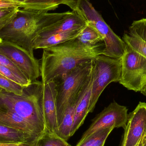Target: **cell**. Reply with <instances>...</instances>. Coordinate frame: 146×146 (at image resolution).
<instances>
[{"label":"cell","mask_w":146,"mask_h":146,"mask_svg":"<svg viewBox=\"0 0 146 146\" xmlns=\"http://www.w3.org/2000/svg\"><path fill=\"white\" fill-rule=\"evenodd\" d=\"M2 42V39L0 38V43L1 42Z\"/></svg>","instance_id":"f546056e"},{"label":"cell","mask_w":146,"mask_h":146,"mask_svg":"<svg viewBox=\"0 0 146 146\" xmlns=\"http://www.w3.org/2000/svg\"><path fill=\"white\" fill-rule=\"evenodd\" d=\"M76 9L81 12L88 23L93 26L102 36L104 44L102 54L121 59L126 50L127 44L106 24L89 0H78Z\"/></svg>","instance_id":"5b68a950"},{"label":"cell","mask_w":146,"mask_h":146,"mask_svg":"<svg viewBox=\"0 0 146 146\" xmlns=\"http://www.w3.org/2000/svg\"><path fill=\"white\" fill-rule=\"evenodd\" d=\"M2 90H3L2 88H1L0 87V93H1V91H2Z\"/></svg>","instance_id":"f1b7e54d"},{"label":"cell","mask_w":146,"mask_h":146,"mask_svg":"<svg viewBox=\"0 0 146 146\" xmlns=\"http://www.w3.org/2000/svg\"><path fill=\"white\" fill-rule=\"evenodd\" d=\"M139 144H138V145H136V146H139Z\"/></svg>","instance_id":"4dcf8cb0"},{"label":"cell","mask_w":146,"mask_h":146,"mask_svg":"<svg viewBox=\"0 0 146 146\" xmlns=\"http://www.w3.org/2000/svg\"><path fill=\"white\" fill-rule=\"evenodd\" d=\"M0 146H34V145L32 143L28 142L8 143L0 141Z\"/></svg>","instance_id":"484cf974"},{"label":"cell","mask_w":146,"mask_h":146,"mask_svg":"<svg viewBox=\"0 0 146 146\" xmlns=\"http://www.w3.org/2000/svg\"><path fill=\"white\" fill-rule=\"evenodd\" d=\"M56 97L55 82L52 81L47 83H43L42 108L46 132L57 135L58 124Z\"/></svg>","instance_id":"8fae6325"},{"label":"cell","mask_w":146,"mask_h":146,"mask_svg":"<svg viewBox=\"0 0 146 146\" xmlns=\"http://www.w3.org/2000/svg\"><path fill=\"white\" fill-rule=\"evenodd\" d=\"M0 74L19 83L24 87L28 86L32 83L26 76L18 74L10 68L1 65H0Z\"/></svg>","instance_id":"603a6c76"},{"label":"cell","mask_w":146,"mask_h":146,"mask_svg":"<svg viewBox=\"0 0 146 146\" xmlns=\"http://www.w3.org/2000/svg\"><path fill=\"white\" fill-rule=\"evenodd\" d=\"M92 80L93 72L86 90L76 106L74 123L71 131V137L74 134L79 128L83 124L86 117L89 113L88 109L92 93Z\"/></svg>","instance_id":"5bb4252c"},{"label":"cell","mask_w":146,"mask_h":146,"mask_svg":"<svg viewBox=\"0 0 146 146\" xmlns=\"http://www.w3.org/2000/svg\"><path fill=\"white\" fill-rule=\"evenodd\" d=\"M114 129L110 127L98 130L88 136L80 145L76 146H104L106 139Z\"/></svg>","instance_id":"d6986e66"},{"label":"cell","mask_w":146,"mask_h":146,"mask_svg":"<svg viewBox=\"0 0 146 146\" xmlns=\"http://www.w3.org/2000/svg\"><path fill=\"white\" fill-rule=\"evenodd\" d=\"M19 13L21 16L0 31V38L2 41L18 45L34 56L33 42L36 37L44 29L68 14L69 11L49 13L20 9Z\"/></svg>","instance_id":"7a4b0ae2"},{"label":"cell","mask_w":146,"mask_h":146,"mask_svg":"<svg viewBox=\"0 0 146 146\" xmlns=\"http://www.w3.org/2000/svg\"><path fill=\"white\" fill-rule=\"evenodd\" d=\"M93 67V60H92L79 65L53 80L56 84V103L58 127L68 108L86 87Z\"/></svg>","instance_id":"277c9868"},{"label":"cell","mask_w":146,"mask_h":146,"mask_svg":"<svg viewBox=\"0 0 146 146\" xmlns=\"http://www.w3.org/2000/svg\"><path fill=\"white\" fill-rule=\"evenodd\" d=\"M0 141L8 143L28 142L35 146L36 140L23 131L0 124Z\"/></svg>","instance_id":"e0dca14e"},{"label":"cell","mask_w":146,"mask_h":146,"mask_svg":"<svg viewBox=\"0 0 146 146\" xmlns=\"http://www.w3.org/2000/svg\"><path fill=\"white\" fill-rule=\"evenodd\" d=\"M81 31L56 33L43 36L38 35L33 42V49H43L45 48L72 40L76 38Z\"/></svg>","instance_id":"9a60e30c"},{"label":"cell","mask_w":146,"mask_h":146,"mask_svg":"<svg viewBox=\"0 0 146 146\" xmlns=\"http://www.w3.org/2000/svg\"><path fill=\"white\" fill-rule=\"evenodd\" d=\"M34 146H72L55 134L46 133L39 138Z\"/></svg>","instance_id":"ffe728a7"},{"label":"cell","mask_w":146,"mask_h":146,"mask_svg":"<svg viewBox=\"0 0 146 146\" xmlns=\"http://www.w3.org/2000/svg\"><path fill=\"white\" fill-rule=\"evenodd\" d=\"M104 44L94 46L83 44L76 38L43 49L40 64L42 82L46 83L79 65L101 54Z\"/></svg>","instance_id":"6da1fadb"},{"label":"cell","mask_w":146,"mask_h":146,"mask_svg":"<svg viewBox=\"0 0 146 146\" xmlns=\"http://www.w3.org/2000/svg\"><path fill=\"white\" fill-rule=\"evenodd\" d=\"M21 6L20 3L13 1L9 0H0V8L13 7H19L20 8Z\"/></svg>","instance_id":"d4e9b609"},{"label":"cell","mask_w":146,"mask_h":146,"mask_svg":"<svg viewBox=\"0 0 146 146\" xmlns=\"http://www.w3.org/2000/svg\"><path fill=\"white\" fill-rule=\"evenodd\" d=\"M43 83L36 81L24 89L21 95L3 90L0 105L9 109L31 125L41 137L46 133L42 108Z\"/></svg>","instance_id":"3957f363"},{"label":"cell","mask_w":146,"mask_h":146,"mask_svg":"<svg viewBox=\"0 0 146 146\" xmlns=\"http://www.w3.org/2000/svg\"><path fill=\"white\" fill-rule=\"evenodd\" d=\"M19 11V7L0 8V31L17 18Z\"/></svg>","instance_id":"44dd1931"},{"label":"cell","mask_w":146,"mask_h":146,"mask_svg":"<svg viewBox=\"0 0 146 146\" xmlns=\"http://www.w3.org/2000/svg\"><path fill=\"white\" fill-rule=\"evenodd\" d=\"M0 87L8 92L21 95L25 87L0 74Z\"/></svg>","instance_id":"7402d4cb"},{"label":"cell","mask_w":146,"mask_h":146,"mask_svg":"<svg viewBox=\"0 0 146 146\" xmlns=\"http://www.w3.org/2000/svg\"><path fill=\"white\" fill-rule=\"evenodd\" d=\"M76 38L82 43L88 46H96L104 42L103 38L99 33L88 23Z\"/></svg>","instance_id":"ac0fdd59"},{"label":"cell","mask_w":146,"mask_h":146,"mask_svg":"<svg viewBox=\"0 0 146 146\" xmlns=\"http://www.w3.org/2000/svg\"><path fill=\"white\" fill-rule=\"evenodd\" d=\"M0 54L7 57L31 82L41 76L39 61L18 45L2 41L0 43Z\"/></svg>","instance_id":"9c48e42d"},{"label":"cell","mask_w":146,"mask_h":146,"mask_svg":"<svg viewBox=\"0 0 146 146\" xmlns=\"http://www.w3.org/2000/svg\"><path fill=\"white\" fill-rule=\"evenodd\" d=\"M86 87L84 91L80 94V96L75 101L73 102L72 104L68 108L60 123L58 127L57 135L66 141L71 137V133L74 123L76 109L86 90Z\"/></svg>","instance_id":"2e32d148"},{"label":"cell","mask_w":146,"mask_h":146,"mask_svg":"<svg viewBox=\"0 0 146 146\" xmlns=\"http://www.w3.org/2000/svg\"><path fill=\"white\" fill-rule=\"evenodd\" d=\"M146 134V103L140 102L128 119L121 146H135Z\"/></svg>","instance_id":"30bf717a"},{"label":"cell","mask_w":146,"mask_h":146,"mask_svg":"<svg viewBox=\"0 0 146 146\" xmlns=\"http://www.w3.org/2000/svg\"><path fill=\"white\" fill-rule=\"evenodd\" d=\"M0 65L10 68L12 71L18 74L26 76L7 57L1 54H0Z\"/></svg>","instance_id":"cb8c5ba5"},{"label":"cell","mask_w":146,"mask_h":146,"mask_svg":"<svg viewBox=\"0 0 146 146\" xmlns=\"http://www.w3.org/2000/svg\"><path fill=\"white\" fill-rule=\"evenodd\" d=\"M138 146H146V134L142 136Z\"/></svg>","instance_id":"4316f807"},{"label":"cell","mask_w":146,"mask_h":146,"mask_svg":"<svg viewBox=\"0 0 146 146\" xmlns=\"http://www.w3.org/2000/svg\"><path fill=\"white\" fill-rule=\"evenodd\" d=\"M128 117L127 107L113 101L93 119L92 124L76 145H80L88 136L98 130L110 127H121L124 129Z\"/></svg>","instance_id":"ba28073f"},{"label":"cell","mask_w":146,"mask_h":146,"mask_svg":"<svg viewBox=\"0 0 146 146\" xmlns=\"http://www.w3.org/2000/svg\"><path fill=\"white\" fill-rule=\"evenodd\" d=\"M0 124L21 130L37 141L40 138L34 129L23 118L6 107L0 105Z\"/></svg>","instance_id":"4fadbf2b"},{"label":"cell","mask_w":146,"mask_h":146,"mask_svg":"<svg viewBox=\"0 0 146 146\" xmlns=\"http://www.w3.org/2000/svg\"><path fill=\"white\" fill-rule=\"evenodd\" d=\"M121 59L100 54L93 60V80L88 112H92L100 96L109 84L119 82L121 74Z\"/></svg>","instance_id":"8992f818"},{"label":"cell","mask_w":146,"mask_h":146,"mask_svg":"<svg viewBox=\"0 0 146 146\" xmlns=\"http://www.w3.org/2000/svg\"><path fill=\"white\" fill-rule=\"evenodd\" d=\"M121 59L119 83L129 90L141 92L146 83V58L127 44Z\"/></svg>","instance_id":"52a82bcc"},{"label":"cell","mask_w":146,"mask_h":146,"mask_svg":"<svg viewBox=\"0 0 146 146\" xmlns=\"http://www.w3.org/2000/svg\"><path fill=\"white\" fill-rule=\"evenodd\" d=\"M123 40L126 44L146 58V19L135 21L125 33Z\"/></svg>","instance_id":"7c38bea8"},{"label":"cell","mask_w":146,"mask_h":146,"mask_svg":"<svg viewBox=\"0 0 146 146\" xmlns=\"http://www.w3.org/2000/svg\"><path fill=\"white\" fill-rule=\"evenodd\" d=\"M140 92L142 94H144V95L146 96V83L145 85L142 88Z\"/></svg>","instance_id":"83f0119b"}]
</instances>
